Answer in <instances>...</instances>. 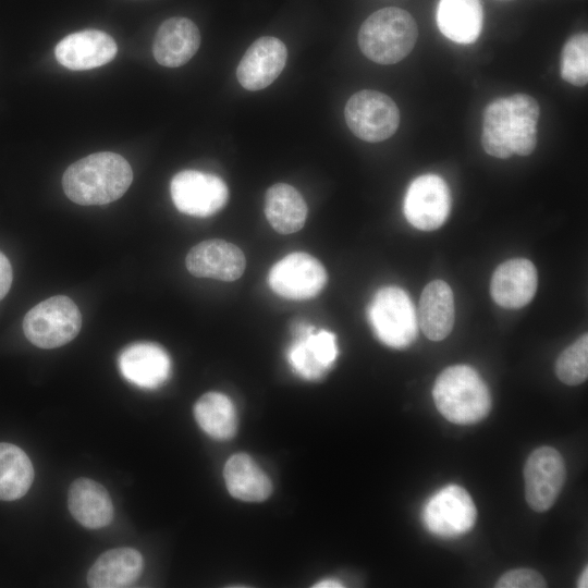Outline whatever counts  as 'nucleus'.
Here are the masks:
<instances>
[{
    "label": "nucleus",
    "mask_w": 588,
    "mask_h": 588,
    "mask_svg": "<svg viewBox=\"0 0 588 588\" xmlns=\"http://www.w3.org/2000/svg\"><path fill=\"white\" fill-rule=\"evenodd\" d=\"M512 117L507 98H498L485 109L481 145L485 151L495 158H510L512 147Z\"/></svg>",
    "instance_id": "nucleus-27"
},
{
    "label": "nucleus",
    "mask_w": 588,
    "mask_h": 588,
    "mask_svg": "<svg viewBox=\"0 0 588 588\" xmlns=\"http://www.w3.org/2000/svg\"><path fill=\"white\" fill-rule=\"evenodd\" d=\"M566 478L565 463L554 448L532 451L524 466L525 497L536 512H546L555 503Z\"/></svg>",
    "instance_id": "nucleus-10"
},
{
    "label": "nucleus",
    "mask_w": 588,
    "mask_h": 588,
    "mask_svg": "<svg viewBox=\"0 0 588 588\" xmlns=\"http://www.w3.org/2000/svg\"><path fill=\"white\" fill-rule=\"evenodd\" d=\"M437 25L440 32L458 44H473L482 28L480 0H440L437 8Z\"/></svg>",
    "instance_id": "nucleus-22"
},
{
    "label": "nucleus",
    "mask_w": 588,
    "mask_h": 588,
    "mask_svg": "<svg viewBox=\"0 0 588 588\" xmlns=\"http://www.w3.org/2000/svg\"><path fill=\"white\" fill-rule=\"evenodd\" d=\"M295 339L286 351L293 371L305 380H319L334 364L338 356L335 335L327 330L315 332L313 326L297 323Z\"/></svg>",
    "instance_id": "nucleus-12"
},
{
    "label": "nucleus",
    "mask_w": 588,
    "mask_h": 588,
    "mask_svg": "<svg viewBox=\"0 0 588 588\" xmlns=\"http://www.w3.org/2000/svg\"><path fill=\"white\" fill-rule=\"evenodd\" d=\"M68 505L72 516L89 529L102 528L113 518V504L108 491L93 479L78 478L72 482Z\"/></svg>",
    "instance_id": "nucleus-21"
},
{
    "label": "nucleus",
    "mask_w": 588,
    "mask_h": 588,
    "mask_svg": "<svg viewBox=\"0 0 588 588\" xmlns=\"http://www.w3.org/2000/svg\"><path fill=\"white\" fill-rule=\"evenodd\" d=\"M122 376L143 389H156L171 376V358L157 343L136 342L126 346L118 359Z\"/></svg>",
    "instance_id": "nucleus-16"
},
{
    "label": "nucleus",
    "mask_w": 588,
    "mask_h": 588,
    "mask_svg": "<svg viewBox=\"0 0 588 588\" xmlns=\"http://www.w3.org/2000/svg\"><path fill=\"white\" fill-rule=\"evenodd\" d=\"M327 282V272L315 257L295 252L275 262L268 283L279 296L287 299H309L318 295Z\"/></svg>",
    "instance_id": "nucleus-9"
},
{
    "label": "nucleus",
    "mask_w": 588,
    "mask_h": 588,
    "mask_svg": "<svg viewBox=\"0 0 588 588\" xmlns=\"http://www.w3.org/2000/svg\"><path fill=\"white\" fill-rule=\"evenodd\" d=\"M170 193L179 211L200 218L217 213L229 198V189L222 179L196 170L176 173L171 180Z\"/></svg>",
    "instance_id": "nucleus-8"
},
{
    "label": "nucleus",
    "mask_w": 588,
    "mask_h": 588,
    "mask_svg": "<svg viewBox=\"0 0 588 588\" xmlns=\"http://www.w3.org/2000/svg\"><path fill=\"white\" fill-rule=\"evenodd\" d=\"M432 396L440 414L456 425L477 424L491 408L486 382L467 365L444 369L436 379Z\"/></svg>",
    "instance_id": "nucleus-2"
},
{
    "label": "nucleus",
    "mask_w": 588,
    "mask_h": 588,
    "mask_svg": "<svg viewBox=\"0 0 588 588\" xmlns=\"http://www.w3.org/2000/svg\"><path fill=\"white\" fill-rule=\"evenodd\" d=\"M451 193L445 181L437 174H424L408 186L404 199L407 221L421 231L440 228L451 210Z\"/></svg>",
    "instance_id": "nucleus-11"
},
{
    "label": "nucleus",
    "mask_w": 588,
    "mask_h": 588,
    "mask_svg": "<svg viewBox=\"0 0 588 588\" xmlns=\"http://www.w3.org/2000/svg\"><path fill=\"white\" fill-rule=\"evenodd\" d=\"M538 273L535 265L526 258H514L501 264L490 282L492 299L504 308H520L536 294Z\"/></svg>",
    "instance_id": "nucleus-17"
},
{
    "label": "nucleus",
    "mask_w": 588,
    "mask_h": 588,
    "mask_svg": "<svg viewBox=\"0 0 588 588\" xmlns=\"http://www.w3.org/2000/svg\"><path fill=\"white\" fill-rule=\"evenodd\" d=\"M144 567L142 554L133 548H118L102 553L87 574L93 588H124L132 586Z\"/></svg>",
    "instance_id": "nucleus-20"
},
{
    "label": "nucleus",
    "mask_w": 588,
    "mask_h": 588,
    "mask_svg": "<svg viewBox=\"0 0 588 588\" xmlns=\"http://www.w3.org/2000/svg\"><path fill=\"white\" fill-rule=\"evenodd\" d=\"M185 264L195 277L231 282L242 277L246 259L236 245L223 240H209L195 245Z\"/></svg>",
    "instance_id": "nucleus-15"
},
{
    "label": "nucleus",
    "mask_w": 588,
    "mask_h": 588,
    "mask_svg": "<svg viewBox=\"0 0 588 588\" xmlns=\"http://www.w3.org/2000/svg\"><path fill=\"white\" fill-rule=\"evenodd\" d=\"M315 587L336 588V587H342V585H341L340 581H338L335 579H324V580L319 581L317 585H315Z\"/></svg>",
    "instance_id": "nucleus-33"
},
{
    "label": "nucleus",
    "mask_w": 588,
    "mask_h": 588,
    "mask_svg": "<svg viewBox=\"0 0 588 588\" xmlns=\"http://www.w3.org/2000/svg\"><path fill=\"white\" fill-rule=\"evenodd\" d=\"M132 181V168L122 156L101 151L72 163L63 173L62 187L73 203L97 206L122 197Z\"/></svg>",
    "instance_id": "nucleus-1"
},
{
    "label": "nucleus",
    "mask_w": 588,
    "mask_h": 588,
    "mask_svg": "<svg viewBox=\"0 0 588 588\" xmlns=\"http://www.w3.org/2000/svg\"><path fill=\"white\" fill-rule=\"evenodd\" d=\"M546 580L535 569L516 568L504 573L497 581L498 588H543Z\"/></svg>",
    "instance_id": "nucleus-31"
},
{
    "label": "nucleus",
    "mask_w": 588,
    "mask_h": 588,
    "mask_svg": "<svg viewBox=\"0 0 588 588\" xmlns=\"http://www.w3.org/2000/svg\"><path fill=\"white\" fill-rule=\"evenodd\" d=\"M345 121L358 138L378 143L391 137L400 124V111L388 95L377 90H360L346 102Z\"/></svg>",
    "instance_id": "nucleus-6"
},
{
    "label": "nucleus",
    "mask_w": 588,
    "mask_h": 588,
    "mask_svg": "<svg viewBox=\"0 0 588 588\" xmlns=\"http://www.w3.org/2000/svg\"><path fill=\"white\" fill-rule=\"evenodd\" d=\"M558 378L567 385H578L588 377V335L583 334L566 347L555 364Z\"/></svg>",
    "instance_id": "nucleus-30"
},
{
    "label": "nucleus",
    "mask_w": 588,
    "mask_h": 588,
    "mask_svg": "<svg viewBox=\"0 0 588 588\" xmlns=\"http://www.w3.org/2000/svg\"><path fill=\"white\" fill-rule=\"evenodd\" d=\"M82 327V315L68 296L56 295L34 306L24 317L27 340L40 348L60 347L72 341Z\"/></svg>",
    "instance_id": "nucleus-5"
},
{
    "label": "nucleus",
    "mask_w": 588,
    "mask_h": 588,
    "mask_svg": "<svg viewBox=\"0 0 588 588\" xmlns=\"http://www.w3.org/2000/svg\"><path fill=\"white\" fill-rule=\"evenodd\" d=\"M367 315L373 333L387 346L404 348L415 341L417 314L404 290L385 286L377 291Z\"/></svg>",
    "instance_id": "nucleus-4"
},
{
    "label": "nucleus",
    "mask_w": 588,
    "mask_h": 588,
    "mask_svg": "<svg viewBox=\"0 0 588 588\" xmlns=\"http://www.w3.org/2000/svg\"><path fill=\"white\" fill-rule=\"evenodd\" d=\"M33 479L34 468L26 453L14 444L0 443V500L22 498Z\"/></svg>",
    "instance_id": "nucleus-26"
},
{
    "label": "nucleus",
    "mask_w": 588,
    "mask_h": 588,
    "mask_svg": "<svg viewBox=\"0 0 588 588\" xmlns=\"http://www.w3.org/2000/svg\"><path fill=\"white\" fill-rule=\"evenodd\" d=\"M223 476L229 493L241 501L261 502L271 494L269 477L245 453L234 454L226 461Z\"/></svg>",
    "instance_id": "nucleus-23"
},
{
    "label": "nucleus",
    "mask_w": 588,
    "mask_h": 588,
    "mask_svg": "<svg viewBox=\"0 0 588 588\" xmlns=\"http://www.w3.org/2000/svg\"><path fill=\"white\" fill-rule=\"evenodd\" d=\"M477 510L469 493L457 485L434 492L422 510V522L429 532L442 538H455L469 531Z\"/></svg>",
    "instance_id": "nucleus-7"
},
{
    "label": "nucleus",
    "mask_w": 588,
    "mask_h": 588,
    "mask_svg": "<svg viewBox=\"0 0 588 588\" xmlns=\"http://www.w3.org/2000/svg\"><path fill=\"white\" fill-rule=\"evenodd\" d=\"M578 587H588V568L586 567L578 579Z\"/></svg>",
    "instance_id": "nucleus-34"
},
{
    "label": "nucleus",
    "mask_w": 588,
    "mask_h": 588,
    "mask_svg": "<svg viewBox=\"0 0 588 588\" xmlns=\"http://www.w3.org/2000/svg\"><path fill=\"white\" fill-rule=\"evenodd\" d=\"M286 57V47L280 39L271 36L256 39L237 65L238 83L252 91L268 87L283 71Z\"/></svg>",
    "instance_id": "nucleus-13"
},
{
    "label": "nucleus",
    "mask_w": 588,
    "mask_h": 588,
    "mask_svg": "<svg viewBox=\"0 0 588 588\" xmlns=\"http://www.w3.org/2000/svg\"><path fill=\"white\" fill-rule=\"evenodd\" d=\"M199 427L211 438L226 440L236 430V412L232 401L220 392H208L194 406Z\"/></svg>",
    "instance_id": "nucleus-25"
},
{
    "label": "nucleus",
    "mask_w": 588,
    "mask_h": 588,
    "mask_svg": "<svg viewBox=\"0 0 588 588\" xmlns=\"http://www.w3.org/2000/svg\"><path fill=\"white\" fill-rule=\"evenodd\" d=\"M562 78L578 87L588 83V35H573L563 46L560 59Z\"/></svg>",
    "instance_id": "nucleus-29"
},
{
    "label": "nucleus",
    "mask_w": 588,
    "mask_h": 588,
    "mask_svg": "<svg viewBox=\"0 0 588 588\" xmlns=\"http://www.w3.org/2000/svg\"><path fill=\"white\" fill-rule=\"evenodd\" d=\"M512 117V147L519 156L530 155L537 146V123L540 108L537 100L527 94L507 97Z\"/></svg>",
    "instance_id": "nucleus-28"
},
{
    "label": "nucleus",
    "mask_w": 588,
    "mask_h": 588,
    "mask_svg": "<svg viewBox=\"0 0 588 588\" xmlns=\"http://www.w3.org/2000/svg\"><path fill=\"white\" fill-rule=\"evenodd\" d=\"M199 45L200 33L196 24L187 17L174 16L159 26L152 44V53L160 65L177 68L194 57Z\"/></svg>",
    "instance_id": "nucleus-18"
},
{
    "label": "nucleus",
    "mask_w": 588,
    "mask_h": 588,
    "mask_svg": "<svg viewBox=\"0 0 588 588\" xmlns=\"http://www.w3.org/2000/svg\"><path fill=\"white\" fill-rule=\"evenodd\" d=\"M307 205L301 193L285 183L270 186L265 198V215L270 225L281 234L299 231L306 221Z\"/></svg>",
    "instance_id": "nucleus-24"
},
{
    "label": "nucleus",
    "mask_w": 588,
    "mask_h": 588,
    "mask_svg": "<svg viewBox=\"0 0 588 588\" xmlns=\"http://www.w3.org/2000/svg\"><path fill=\"white\" fill-rule=\"evenodd\" d=\"M417 322L431 341H441L454 324V297L449 284L442 280L428 283L421 292Z\"/></svg>",
    "instance_id": "nucleus-19"
},
{
    "label": "nucleus",
    "mask_w": 588,
    "mask_h": 588,
    "mask_svg": "<svg viewBox=\"0 0 588 588\" xmlns=\"http://www.w3.org/2000/svg\"><path fill=\"white\" fill-rule=\"evenodd\" d=\"M118 46L107 33L85 29L61 39L56 48L57 61L73 71H85L109 63L115 57Z\"/></svg>",
    "instance_id": "nucleus-14"
},
{
    "label": "nucleus",
    "mask_w": 588,
    "mask_h": 588,
    "mask_svg": "<svg viewBox=\"0 0 588 588\" xmlns=\"http://www.w3.org/2000/svg\"><path fill=\"white\" fill-rule=\"evenodd\" d=\"M418 38V27L407 11L388 7L370 14L358 32L362 52L379 64H394L413 50Z\"/></svg>",
    "instance_id": "nucleus-3"
},
{
    "label": "nucleus",
    "mask_w": 588,
    "mask_h": 588,
    "mask_svg": "<svg viewBox=\"0 0 588 588\" xmlns=\"http://www.w3.org/2000/svg\"><path fill=\"white\" fill-rule=\"evenodd\" d=\"M12 283V267L9 259L0 252V301L7 295Z\"/></svg>",
    "instance_id": "nucleus-32"
}]
</instances>
